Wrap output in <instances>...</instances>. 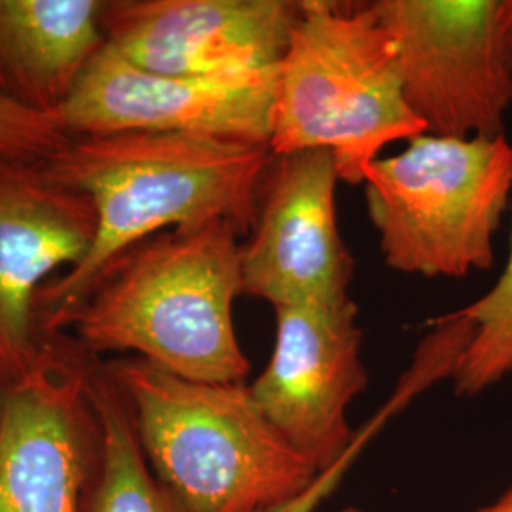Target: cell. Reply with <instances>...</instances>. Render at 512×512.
<instances>
[{
	"instance_id": "cell-19",
	"label": "cell",
	"mask_w": 512,
	"mask_h": 512,
	"mask_svg": "<svg viewBox=\"0 0 512 512\" xmlns=\"http://www.w3.org/2000/svg\"><path fill=\"white\" fill-rule=\"evenodd\" d=\"M340 512H368L363 511V509H357V507H346V509H342ZM476 512H512V484L503 492V494L499 495V499L492 503V505H488V507H482V509H478Z\"/></svg>"
},
{
	"instance_id": "cell-9",
	"label": "cell",
	"mask_w": 512,
	"mask_h": 512,
	"mask_svg": "<svg viewBox=\"0 0 512 512\" xmlns=\"http://www.w3.org/2000/svg\"><path fill=\"white\" fill-rule=\"evenodd\" d=\"M274 311V351L249 387L275 429L325 473L355 440L348 406L368 385L359 308L349 296Z\"/></svg>"
},
{
	"instance_id": "cell-1",
	"label": "cell",
	"mask_w": 512,
	"mask_h": 512,
	"mask_svg": "<svg viewBox=\"0 0 512 512\" xmlns=\"http://www.w3.org/2000/svg\"><path fill=\"white\" fill-rule=\"evenodd\" d=\"M272 158L268 145L190 133L71 137L44 167L92 200L97 222L84 260L38 293L42 334L65 332L110 266L165 230L226 220L247 238Z\"/></svg>"
},
{
	"instance_id": "cell-14",
	"label": "cell",
	"mask_w": 512,
	"mask_h": 512,
	"mask_svg": "<svg viewBox=\"0 0 512 512\" xmlns=\"http://www.w3.org/2000/svg\"><path fill=\"white\" fill-rule=\"evenodd\" d=\"M90 395L103 431V450L86 512H190L150 469L128 399L103 363L93 370Z\"/></svg>"
},
{
	"instance_id": "cell-15",
	"label": "cell",
	"mask_w": 512,
	"mask_h": 512,
	"mask_svg": "<svg viewBox=\"0 0 512 512\" xmlns=\"http://www.w3.org/2000/svg\"><path fill=\"white\" fill-rule=\"evenodd\" d=\"M475 327V336L452 376L461 397H475L512 374V234L511 251L494 287L459 310Z\"/></svg>"
},
{
	"instance_id": "cell-3",
	"label": "cell",
	"mask_w": 512,
	"mask_h": 512,
	"mask_svg": "<svg viewBox=\"0 0 512 512\" xmlns=\"http://www.w3.org/2000/svg\"><path fill=\"white\" fill-rule=\"evenodd\" d=\"M128 399L150 469L190 512H264L321 475L245 384H205L139 357L103 365Z\"/></svg>"
},
{
	"instance_id": "cell-6",
	"label": "cell",
	"mask_w": 512,
	"mask_h": 512,
	"mask_svg": "<svg viewBox=\"0 0 512 512\" xmlns=\"http://www.w3.org/2000/svg\"><path fill=\"white\" fill-rule=\"evenodd\" d=\"M97 365L61 332L0 389V512H86L103 450L90 395Z\"/></svg>"
},
{
	"instance_id": "cell-12",
	"label": "cell",
	"mask_w": 512,
	"mask_h": 512,
	"mask_svg": "<svg viewBox=\"0 0 512 512\" xmlns=\"http://www.w3.org/2000/svg\"><path fill=\"white\" fill-rule=\"evenodd\" d=\"M95 222L92 200L44 164L0 162V389L37 363L50 340L40 329L38 293L61 268L84 260Z\"/></svg>"
},
{
	"instance_id": "cell-18",
	"label": "cell",
	"mask_w": 512,
	"mask_h": 512,
	"mask_svg": "<svg viewBox=\"0 0 512 512\" xmlns=\"http://www.w3.org/2000/svg\"><path fill=\"white\" fill-rule=\"evenodd\" d=\"M497 33L501 54L512 74V0H499L497 4Z\"/></svg>"
},
{
	"instance_id": "cell-17",
	"label": "cell",
	"mask_w": 512,
	"mask_h": 512,
	"mask_svg": "<svg viewBox=\"0 0 512 512\" xmlns=\"http://www.w3.org/2000/svg\"><path fill=\"white\" fill-rule=\"evenodd\" d=\"M406 403H408V401L404 399L401 393H395V395L391 397V401L385 404L384 408H382L372 420L368 421L366 425H363L361 431L355 433V440H353V444H351V448L346 452L344 458L340 459L338 463H334L329 471H325V473H321V475L317 476V480L311 484L310 488H308L304 494L294 497V499L283 503V505H279V507H274V509L264 512L317 511V509L329 499L330 494L342 484V480H344L349 471H351V467L355 465V461L365 452L368 442L382 431V427H384L389 418H393L395 414H399V410H401Z\"/></svg>"
},
{
	"instance_id": "cell-2",
	"label": "cell",
	"mask_w": 512,
	"mask_h": 512,
	"mask_svg": "<svg viewBox=\"0 0 512 512\" xmlns=\"http://www.w3.org/2000/svg\"><path fill=\"white\" fill-rule=\"evenodd\" d=\"M239 232L226 220L165 230L120 256L67 330L99 357L135 353L192 382L245 384L234 302L243 296Z\"/></svg>"
},
{
	"instance_id": "cell-8",
	"label": "cell",
	"mask_w": 512,
	"mask_h": 512,
	"mask_svg": "<svg viewBox=\"0 0 512 512\" xmlns=\"http://www.w3.org/2000/svg\"><path fill=\"white\" fill-rule=\"evenodd\" d=\"M340 181L329 150L274 156L241 245L243 296L272 308L346 300L355 262L336 217Z\"/></svg>"
},
{
	"instance_id": "cell-16",
	"label": "cell",
	"mask_w": 512,
	"mask_h": 512,
	"mask_svg": "<svg viewBox=\"0 0 512 512\" xmlns=\"http://www.w3.org/2000/svg\"><path fill=\"white\" fill-rule=\"evenodd\" d=\"M69 141L54 114L25 109L0 95V162L44 164Z\"/></svg>"
},
{
	"instance_id": "cell-10",
	"label": "cell",
	"mask_w": 512,
	"mask_h": 512,
	"mask_svg": "<svg viewBox=\"0 0 512 512\" xmlns=\"http://www.w3.org/2000/svg\"><path fill=\"white\" fill-rule=\"evenodd\" d=\"M275 69L183 78L148 73L103 48L57 118L71 137L190 133L270 147Z\"/></svg>"
},
{
	"instance_id": "cell-4",
	"label": "cell",
	"mask_w": 512,
	"mask_h": 512,
	"mask_svg": "<svg viewBox=\"0 0 512 512\" xmlns=\"http://www.w3.org/2000/svg\"><path fill=\"white\" fill-rule=\"evenodd\" d=\"M425 133L404 99L395 42L374 4L300 0L275 67L270 150H329L340 181L363 184L366 165L395 141Z\"/></svg>"
},
{
	"instance_id": "cell-13",
	"label": "cell",
	"mask_w": 512,
	"mask_h": 512,
	"mask_svg": "<svg viewBox=\"0 0 512 512\" xmlns=\"http://www.w3.org/2000/svg\"><path fill=\"white\" fill-rule=\"evenodd\" d=\"M103 0H0V95L57 116L105 48Z\"/></svg>"
},
{
	"instance_id": "cell-5",
	"label": "cell",
	"mask_w": 512,
	"mask_h": 512,
	"mask_svg": "<svg viewBox=\"0 0 512 512\" xmlns=\"http://www.w3.org/2000/svg\"><path fill=\"white\" fill-rule=\"evenodd\" d=\"M363 173L384 262L401 274L459 279L494 266L512 192V145L499 137L421 133Z\"/></svg>"
},
{
	"instance_id": "cell-7",
	"label": "cell",
	"mask_w": 512,
	"mask_h": 512,
	"mask_svg": "<svg viewBox=\"0 0 512 512\" xmlns=\"http://www.w3.org/2000/svg\"><path fill=\"white\" fill-rule=\"evenodd\" d=\"M395 42L404 99L425 133L499 137L512 74L497 33L499 0H376Z\"/></svg>"
},
{
	"instance_id": "cell-11",
	"label": "cell",
	"mask_w": 512,
	"mask_h": 512,
	"mask_svg": "<svg viewBox=\"0 0 512 512\" xmlns=\"http://www.w3.org/2000/svg\"><path fill=\"white\" fill-rule=\"evenodd\" d=\"M300 2L105 0V46L148 73L183 78L275 69Z\"/></svg>"
}]
</instances>
